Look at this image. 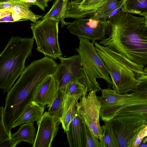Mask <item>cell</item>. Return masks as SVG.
Wrapping results in <instances>:
<instances>
[{"instance_id":"1","label":"cell","mask_w":147,"mask_h":147,"mask_svg":"<svg viewBox=\"0 0 147 147\" xmlns=\"http://www.w3.org/2000/svg\"><path fill=\"white\" fill-rule=\"evenodd\" d=\"M109 37L99 44L144 67L147 65V27L145 18L121 10L107 19Z\"/></svg>"},{"instance_id":"2","label":"cell","mask_w":147,"mask_h":147,"mask_svg":"<svg viewBox=\"0 0 147 147\" xmlns=\"http://www.w3.org/2000/svg\"><path fill=\"white\" fill-rule=\"evenodd\" d=\"M55 69L53 62L44 57L32 61L26 67L17 82L7 93L3 112V121L8 133L18 117L33 101L37 87Z\"/></svg>"},{"instance_id":"3","label":"cell","mask_w":147,"mask_h":147,"mask_svg":"<svg viewBox=\"0 0 147 147\" xmlns=\"http://www.w3.org/2000/svg\"><path fill=\"white\" fill-rule=\"evenodd\" d=\"M94 45L110 74L114 92L126 94L132 91L138 82V77L146 74L144 67L96 42Z\"/></svg>"},{"instance_id":"4","label":"cell","mask_w":147,"mask_h":147,"mask_svg":"<svg viewBox=\"0 0 147 147\" xmlns=\"http://www.w3.org/2000/svg\"><path fill=\"white\" fill-rule=\"evenodd\" d=\"M34 39L12 36L0 55V88L7 93L25 68Z\"/></svg>"},{"instance_id":"5","label":"cell","mask_w":147,"mask_h":147,"mask_svg":"<svg viewBox=\"0 0 147 147\" xmlns=\"http://www.w3.org/2000/svg\"><path fill=\"white\" fill-rule=\"evenodd\" d=\"M79 45L76 50L79 55L82 68L80 82L87 88L88 91H101L97 78H101L108 86L112 88L113 83L109 72L102 59L96 52L94 43L86 38L78 37Z\"/></svg>"},{"instance_id":"6","label":"cell","mask_w":147,"mask_h":147,"mask_svg":"<svg viewBox=\"0 0 147 147\" xmlns=\"http://www.w3.org/2000/svg\"><path fill=\"white\" fill-rule=\"evenodd\" d=\"M102 95L97 96L100 102V116L102 121L108 122L121 110L133 106L147 105V95L132 92L130 94H118L110 88L102 89Z\"/></svg>"},{"instance_id":"7","label":"cell","mask_w":147,"mask_h":147,"mask_svg":"<svg viewBox=\"0 0 147 147\" xmlns=\"http://www.w3.org/2000/svg\"><path fill=\"white\" fill-rule=\"evenodd\" d=\"M59 21V20L48 18L30 25L37 45L36 50L45 56L54 59L62 55L58 39Z\"/></svg>"},{"instance_id":"8","label":"cell","mask_w":147,"mask_h":147,"mask_svg":"<svg viewBox=\"0 0 147 147\" xmlns=\"http://www.w3.org/2000/svg\"><path fill=\"white\" fill-rule=\"evenodd\" d=\"M109 121L119 147H133L137 136L147 123V114L117 115Z\"/></svg>"},{"instance_id":"9","label":"cell","mask_w":147,"mask_h":147,"mask_svg":"<svg viewBox=\"0 0 147 147\" xmlns=\"http://www.w3.org/2000/svg\"><path fill=\"white\" fill-rule=\"evenodd\" d=\"M97 91L92 90L83 95L76 104V113L83 122L99 139L101 147H104L102 126L99 123L100 102L96 95Z\"/></svg>"},{"instance_id":"10","label":"cell","mask_w":147,"mask_h":147,"mask_svg":"<svg viewBox=\"0 0 147 147\" xmlns=\"http://www.w3.org/2000/svg\"><path fill=\"white\" fill-rule=\"evenodd\" d=\"M109 26L107 20L98 19L92 16L88 19H76L69 22L67 28L70 33L78 37L88 39L94 44L96 40L105 38Z\"/></svg>"},{"instance_id":"11","label":"cell","mask_w":147,"mask_h":147,"mask_svg":"<svg viewBox=\"0 0 147 147\" xmlns=\"http://www.w3.org/2000/svg\"><path fill=\"white\" fill-rule=\"evenodd\" d=\"M61 63L58 64L53 74L58 85V89H62L70 82H80L82 78V63L78 55L67 58H58Z\"/></svg>"},{"instance_id":"12","label":"cell","mask_w":147,"mask_h":147,"mask_svg":"<svg viewBox=\"0 0 147 147\" xmlns=\"http://www.w3.org/2000/svg\"><path fill=\"white\" fill-rule=\"evenodd\" d=\"M38 131L33 147H51L54 138L56 136L61 123L58 117L51 115L48 112L36 123Z\"/></svg>"},{"instance_id":"13","label":"cell","mask_w":147,"mask_h":147,"mask_svg":"<svg viewBox=\"0 0 147 147\" xmlns=\"http://www.w3.org/2000/svg\"><path fill=\"white\" fill-rule=\"evenodd\" d=\"M110 0H84L77 3L67 2L64 18L76 19L92 16Z\"/></svg>"},{"instance_id":"14","label":"cell","mask_w":147,"mask_h":147,"mask_svg":"<svg viewBox=\"0 0 147 147\" xmlns=\"http://www.w3.org/2000/svg\"><path fill=\"white\" fill-rule=\"evenodd\" d=\"M58 90V85L53 74L49 75L37 87L33 101L49 107L55 98Z\"/></svg>"},{"instance_id":"15","label":"cell","mask_w":147,"mask_h":147,"mask_svg":"<svg viewBox=\"0 0 147 147\" xmlns=\"http://www.w3.org/2000/svg\"><path fill=\"white\" fill-rule=\"evenodd\" d=\"M66 133L70 147H86L84 124L77 114L70 123L68 129Z\"/></svg>"},{"instance_id":"16","label":"cell","mask_w":147,"mask_h":147,"mask_svg":"<svg viewBox=\"0 0 147 147\" xmlns=\"http://www.w3.org/2000/svg\"><path fill=\"white\" fill-rule=\"evenodd\" d=\"M44 107L32 101L15 121L12 128L24 123L38 121L43 115Z\"/></svg>"},{"instance_id":"17","label":"cell","mask_w":147,"mask_h":147,"mask_svg":"<svg viewBox=\"0 0 147 147\" xmlns=\"http://www.w3.org/2000/svg\"><path fill=\"white\" fill-rule=\"evenodd\" d=\"M36 135L33 123H28L20 125L19 130L11 134L10 141L11 147H15L20 142L24 141L34 145Z\"/></svg>"},{"instance_id":"18","label":"cell","mask_w":147,"mask_h":147,"mask_svg":"<svg viewBox=\"0 0 147 147\" xmlns=\"http://www.w3.org/2000/svg\"><path fill=\"white\" fill-rule=\"evenodd\" d=\"M32 5L31 4L21 0H15L14 6L11 12L19 15L26 20L36 23L42 16L35 14L30 9Z\"/></svg>"},{"instance_id":"19","label":"cell","mask_w":147,"mask_h":147,"mask_svg":"<svg viewBox=\"0 0 147 147\" xmlns=\"http://www.w3.org/2000/svg\"><path fill=\"white\" fill-rule=\"evenodd\" d=\"M121 10L143 16L147 14V0H125Z\"/></svg>"},{"instance_id":"20","label":"cell","mask_w":147,"mask_h":147,"mask_svg":"<svg viewBox=\"0 0 147 147\" xmlns=\"http://www.w3.org/2000/svg\"><path fill=\"white\" fill-rule=\"evenodd\" d=\"M64 93V95L71 97H82L87 94V88L78 80L71 82L63 89H59Z\"/></svg>"},{"instance_id":"21","label":"cell","mask_w":147,"mask_h":147,"mask_svg":"<svg viewBox=\"0 0 147 147\" xmlns=\"http://www.w3.org/2000/svg\"><path fill=\"white\" fill-rule=\"evenodd\" d=\"M78 102V100H76L69 107L63 108V115L60 121L62 128L65 132L67 131L70 123L77 114L76 104Z\"/></svg>"},{"instance_id":"22","label":"cell","mask_w":147,"mask_h":147,"mask_svg":"<svg viewBox=\"0 0 147 147\" xmlns=\"http://www.w3.org/2000/svg\"><path fill=\"white\" fill-rule=\"evenodd\" d=\"M104 147H119L117 140L109 121L102 126Z\"/></svg>"},{"instance_id":"23","label":"cell","mask_w":147,"mask_h":147,"mask_svg":"<svg viewBox=\"0 0 147 147\" xmlns=\"http://www.w3.org/2000/svg\"><path fill=\"white\" fill-rule=\"evenodd\" d=\"M64 93L58 90L57 96L49 107L48 112L51 115L58 117L60 119L62 117L63 112V101Z\"/></svg>"},{"instance_id":"24","label":"cell","mask_w":147,"mask_h":147,"mask_svg":"<svg viewBox=\"0 0 147 147\" xmlns=\"http://www.w3.org/2000/svg\"><path fill=\"white\" fill-rule=\"evenodd\" d=\"M120 0H110L93 16L99 19L107 20L110 14L119 4Z\"/></svg>"},{"instance_id":"25","label":"cell","mask_w":147,"mask_h":147,"mask_svg":"<svg viewBox=\"0 0 147 147\" xmlns=\"http://www.w3.org/2000/svg\"><path fill=\"white\" fill-rule=\"evenodd\" d=\"M63 4V0H55L50 10L43 17L41 20L52 18L60 20L59 16L62 9Z\"/></svg>"},{"instance_id":"26","label":"cell","mask_w":147,"mask_h":147,"mask_svg":"<svg viewBox=\"0 0 147 147\" xmlns=\"http://www.w3.org/2000/svg\"><path fill=\"white\" fill-rule=\"evenodd\" d=\"M147 114V105L133 106L125 108L116 115H125Z\"/></svg>"},{"instance_id":"27","label":"cell","mask_w":147,"mask_h":147,"mask_svg":"<svg viewBox=\"0 0 147 147\" xmlns=\"http://www.w3.org/2000/svg\"><path fill=\"white\" fill-rule=\"evenodd\" d=\"M137 80L138 82L131 91L147 95V73L139 76Z\"/></svg>"},{"instance_id":"28","label":"cell","mask_w":147,"mask_h":147,"mask_svg":"<svg viewBox=\"0 0 147 147\" xmlns=\"http://www.w3.org/2000/svg\"><path fill=\"white\" fill-rule=\"evenodd\" d=\"M84 124L86 137V147H101L99 139L94 135L88 126L85 123Z\"/></svg>"},{"instance_id":"29","label":"cell","mask_w":147,"mask_h":147,"mask_svg":"<svg viewBox=\"0 0 147 147\" xmlns=\"http://www.w3.org/2000/svg\"><path fill=\"white\" fill-rule=\"evenodd\" d=\"M4 107L0 108V144L3 142L10 139L11 136L8 133L5 127L3 121V112Z\"/></svg>"},{"instance_id":"30","label":"cell","mask_w":147,"mask_h":147,"mask_svg":"<svg viewBox=\"0 0 147 147\" xmlns=\"http://www.w3.org/2000/svg\"><path fill=\"white\" fill-rule=\"evenodd\" d=\"M147 136V123L140 131L137 136L134 143L133 147H139L143 139Z\"/></svg>"},{"instance_id":"31","label":"cell","mask_w":147,"mask_h":147,"mask_svg":"<svg viewBox=\"0 0 147 147\" xmlns=\"http://www.w3.org/2000/svg\"><path fill=\"white\" fill-rule=\"evenodd\" d=\"M15 0H8L0 2V9L11 12Z\"/></svg>"},{"instance_id":"32","label":"cell","mask_w":147,"mask_h":147,"mask_svg":"<svg viewBox=\"0 0 147 147\" xmlns=\"http://www.w3.org/2000/svg\"><path fill=\"white\" fill-rule=\"evenodd\" d=\"M63 4L62 9L59 16L61 24V26L63 27L65 25H67L69 23V22H66L64 20V16L67 4V2L69 0H63Z\"/></svg>"},{"instance_id":"33","label":"cell","mask_w":147,"mask_h":147,"mask_svg":"<svg viewBox=\"0 0 147 147\" xmlns=\"http://www.w3.org/2000/svg\"><path fill=\"white\" fill-rule=\"evenodd\" d=\"M51 1V0H35L32 3V5H36L40 8L41 10L45 11V8L48 6L47 3Z\"/></svg>"},{"instance_id":"34","label":"cell","mask_w":147,"mask_h":147,"mask_svg":"<svg viewBox=\"0 0 147 147\" xmlns=\"http://www.w3.org/2000/svg\"><path fill=\"white\" fill-rule=\"evenodd\" d=\"M124 1L123 0H121L120 2L117 7L110 14L109 16L107 19L112 17L115 15L120 9L123 5Z\"/></svg>"},{"instance_id":"35","label":"cell","mask_w":147,"mask_h":147,"mask_svg":"<svg viewBox=\"0 0 147 147\" xmlns=\"http://www.w3.org/2000/svg\"><path fill=\"white\" fill-rule=\"evenodd\" d=\"M0 22H14V21L12 16V13L0 19Z\"/></svg>"},{"instance_id":"36","label":"cell","mask_w":147,"mask_h":147,"mask_svg":"<svg viewBox=\"0 0 147 147\" xmlns=\"http://www.w3.org/2000/svg\"><path fill=\"white\" fill-rule=\"evenodd\" d=\"M12 16L14 22L18 21L27 20L19 15L14 13H12Z\"/></svg>"},{"instance_id":"37","label":"cell","mask_w":147,"mask_h":147,"mask_svg":"<svg viewBox=\"0 0 147 147\" xmlns=\"http://www.w3.org/2000/svg\"><path fill=\"white\" fill-rule=\"evenodd\" d=\"M12 13L10 11L0 9V19Z\"/></svg>"},{"instance_id":"38","label":"cell","mask_w":147,"mask_h":147,"mask_svg":"<svg viewBox=\"0 0 147 147\" xmlns=\"http://www.w3.org/2000/svg\"><path fill=\"white\" fill-rule=\"evenodd\" d=\"M10 139L6 140L0 144L1 147H11Z\"/></svg>"},{"instance_id":"39","label":"cell","mask_w":147,"mask_h":147,"mask_svg":"<svg viewBox=\"0 0 147 147\" xmlns=\"http://www.w3.org/2000/svg\"><path fill=\"white\" fill-rule=\"evenodd\" d=\"M26 3H30L32 4V3L35 1V0H21Z\"/></svg>"},{"instance_id":"40","label":"cell","mask_w":147,"mask_h":147,"mask_svg":"<svg viewBox=\"0 0 147 147\" xmlns=\"http://www.w3.org/2000/svg\"><path fill=\"white\" fill-rule=\"evenodd\" d=\"M139 147H147V144L145 143L142 142Z\"/></svg>"},{"instance_id":"41","label":"cell","mask_w":147,"mask_h":147,"mask_svg":"<svg viewBox=\"0 0 147 147\" xmlns=\"http://www.w3.org/2000/svg\"><path fill=\"white\" fill-rule=\"evenodd\" d=\"M145 18V24L147 27V14H145L143 16Z\"/></svg>"},{"instance_id":"42","label":"cell","mask_w":147,"mask_h":147,"mask_svg":"<svg viewBox=\"0 0 147 147\" xmlns=\"http://www.w3.org/2000/svg\"><path fill=\"white\" fill-rule=\"evenodd\" d=\"M143 143H144L147 144V136L144 138L142 142Z\"/></svg>"},{"instance_id":"43","label":"cell","mask_w":147,"mask_h":147,"mask_svg":"<svg viewBox=\"0 0 147 147\" xmlns=\"http://www.w3.org/2000/svg\"><path fill=\"white\" fill-rule=\"evenodd\" d=\"M84 0H73L74 1L77 3H80L82 1Z\"/></svg>"},{"instance_id":"44","label":"cell","mask_w":147,"mask_h":147,"mask_svg":"<svg viewBox=\"0 0 147 147\" xmlns=\"http://www.w3.org/2000/svg\"><path fill=\"white\" fill-rule=\"evenodd\" d=\"M144 71L145 73H147V67L144 68Z\"/></svg>"},{"instance_id":"45","label":"cell","mask_w":147,"mask_h":147,"mask_svg":"<svg viewBox=\"0 0 147 147\" xmlns=\"http://www.w3.org/2000/svg\"><path fill=\"white\" fill-rule=\"evenodd\" d=\"M7 0H0V2H2V1H7Z\"/></svg>"},{"instance_id":"46","label":"cell","mask_w":147,"mask_h":147,"mask_svg":"<svg viewBox=\"0 0 147 147\" xmlns=\"http://www.w3.org/2000/svg\"><path fill=\"white\" fill-rule=\"evenodd\" d=\"M123 0V1H125V0Z\"/></svg>"}]
</instances>
